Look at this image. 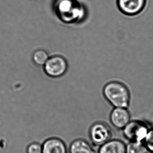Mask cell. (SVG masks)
Segmentation results:
<instances>
[{
  "label": "cell",
  "instance_id": "obj_5",
  "mask_svg": "<svg viewBox=\"0 0 153 153\" xmlns=\"http://www.w3.org/2000/svg\"><path fill=\"white\" fill-rule=\"evenodd\" d=\"M112 132L109 126L103 122H96L91 126L89 137L94 145L101 146L110 140Z\"/></svg>",
  "mask_w": 153,
  "mask_h": 153
},
{
  "label": "cell",
  "instance_id": "obj_11",
  "mask_svg": "<svg viewBox=\"0 0 153 153\" xmlns=\"http://www.w3.org/2000/svg\"><path fill=\"white\" fill-rule=\"evenodd\" d=\"M144 142H130L126 146V153H147Z\"/></svg>",
  "mask_w": 153,
  "mask_h": 153
},
{
  "label": "cell",
  "instance_id": "obj_2",
  "mask_svg": "<svg viewBox=\"0 0 153 153\" xmlns=\"http://www.w3.org/2000/svg\"><path fill=\"white\" fill-rule=\"evenodd\" d=\"M73 0H59L56 3L57 13L59 17L65 23H73L83 16V10L81 6H77L76 2Z\"/></svg>",
  "mask_w": 153,
  "mask_h": 153
},
{
  "label": "cell",
  "instance_id": "obj_13",
  "mask_svg": "<svg viewBox=\"0 0 153 153\" xmlns=\"http://www.w3.org/2000/svg\"><path fill=\"white\" fill-rule=\"evenodd\" d=\"M144 143L148 151L153 153V128L149 129L146 137L144 140Z\"/></svg>",
  "mask_w": 153,
  "mask_h": 153
},
{
  "label": "cell",
  "instance_id": "obj_9",
  "mask_svg": "<svg viewBox=\"0 0 153 153\" xmlns=\"http://www.w3.org/2000/svg\"><path fill=\"white\" fill-rule=\"evenodd\" d=\"M98 153H126V146L119 140H109L100 146Z\"/></svg>",
  "mask_w": 153,
  "mask_h": 153
},
{
  "label": "cell",
  "instance_id": "obj_6",
  "mask_svg": "<svg viewBox=\"0 0 153 153\" xmlns=\"http://www.w3.org/2000/svg\"><path fill=\"white\" fill-rule=\"evenodd\" d=\"M147 3V0H117L119 10L128 16H135L141 14Z\"/></svg>",
  "mask_w": 153,
  "mask_h": 153
},
{
  "label": "cell",
  "instance_id": "obj_4",
  "mask_svg": "<svg viewBox=\"0 0 153 153\" xmlns=\"http://www.w3.org/2000/svg\"><path fill=\"white\" fill-rule=\"evenodd\" d=\"M68 68V62L62 56H54L49 58L44 65L46 74L52 78H58L65 74Z\"/></svg>",
  "mask_w": 153,
  "mask_h": 153
},
{
  "label": "cell",
  "instance_id": "obj_14",
  "mask_svg": "<svg viewBox=\"0 0 153 153\" xmlns=\"http://www.w3.org/2000/svg\"><path fill=\"white\" fill-rule=\"evenodd\" d=\"M27 153H42V146L38 143H33L28 145Z\"/></svg>",
  "mask_w": 153,
  "mask_h": 153
},
{
  "label": "cell",
  "instance_id": "obj_10",
  "mask_svg": "<svg viewBox=\"0 0 153 153\" xmlns=\"http://www.w3.org/2000/svg\"><path fill=\"white\" fill-rule=\"evenodd\" d=\"M70 153H95L87 141L78 139L73 141L70 146Z\"/></svg>",
  "mask_w": 153,
  "mask_h": 153
},
{
  "label": "cell",
  "instance_id": "obj_12",
  "mask_svg": "<svg viewBox=\"0 0 153 153\" xmlns=\"http://www.w3.org/2000/svg\"><path fill=\"white\" fill-rule=\"evenodd\" d=\"M49 58L48 53L46 51L41 49L36 51L33 55V62L39 66H44Z\"/></svg>",
  "mask_w": 153,
  "mask_h": 153
},
{
  "label": "cell",
  "instance_id": "obj_3",
  "mask_svg": "<svg viewBox=\"0 0 153 153\" xmlns=\"http://www.w3.org/2000/svg\"><path fill=\"white\" fill-rule=\"evenodd\" d=\"M149 130L145 122L133 120L123 128V133L124 137L130 142H144Z\"/></svg>",
  "mask_w": 153,
  "mask_h": 153
},
{
  "label": "cell",
  "instance_id": "obj_7",
  "mask_svg": "<svg viewBox=\"0 0 153 153\" xmlns=\"http://www.w3.org/2000/svg\"><path fill=\"white\" fill-rule=\"evenodd\" d=\"M110 120L115 128L123 129L131 121L130 112L126 108L115 107L111 112Z\"/></svg>",
  "mask_w": 153,
  "mask_h": 153
},
{
  "label": "cell",
  "instance_id": "obj_8",
  "mask_svg": "<svg viewBox=\"0 0 153 153\" xmlns=\"http://www.w3.org/2000/svg\"><path fill=\"white\" fill-rule=\"evenodd\" d=\"M42 146V153H68L64 142L56 137L47 140Z\"/></svg>",
  "mask_w": 153,
  "mask_h": 153
},
{
  "label": "cell",
  "instance_id": "obj_1",
  "mask_svg": "<svg viewBox=\"0 0 153 153\" xmlns=\"http://www.w3.org/2000/svg\"><path fill=\"white\" fill-rule=\"evenodd\" d=\"M103 95L114 107H128L130 102V93L126 85L119 82L107 83L103 89Z\"/></svg>",
  "mask_w": 153,
  "mask_h": 153
}]
</instances>
